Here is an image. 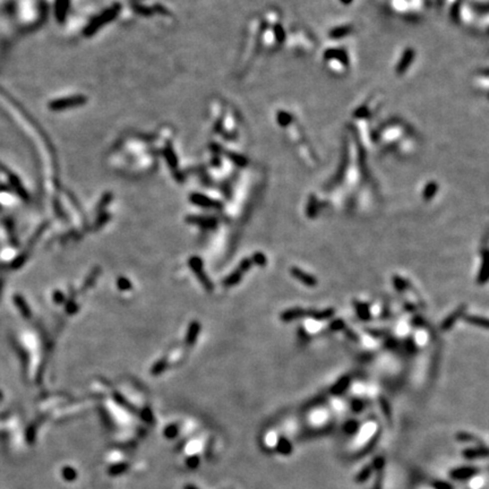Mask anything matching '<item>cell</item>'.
Masks as SVG:
<instances>
[{
	"label": "cell",
	"instance_id": "cell-1",
	"mask_svg": "<svg viewBox=\"0 0 489 489\" xmlns=\"http://www.w3.org/2000/svg\"><path fill=\"white\" fill-rule=\"evenodd\" d=\"M276 119L298 154L301 155L302 160L307 161L309 164H315V162H316V153L310 146L312 144L306 138L305 132L302 131L300 123H298L296 118L291 114L282 109L276 114Z\"/></svg>",
	"mask_w": 489,
	"mask_h": 489
},
{
	"label": "cell",
	"instance_id": "cell-2",
	"mask_svg": "<svg viewBox=\"0 0 489 489\" xmlns=\"http://www.w3.org/2000/svg\"><path fill=\"white\" fill-rule=\"evenodd\" d=\"M323 63L326 68L333 74H340L343 75L350 68V58L349 53L341 47L331 45L323 52Z\"/></svg>",
	"mask_w": 489,
	"mask_h": 489
},
{
	"label": "cell",
	"instance_id": "cell-3",
	"mask_svg": "<svg viewBox=\"0 0 489 489\" xmlns=\"http://www.w3.org/2000/svg\"><path fill=\"white\" fill-rule=\"evenodd\" d=\"M413 59H414V51L411 48L404 49V50L401 52V56L395 64V72L397 75H404V74H407V70H409V68L411 67Z\"/></svg>",
	"mask_w": 489,
	"mask_h": 489
},
{
	"label": "cell",
	"instance_id": "cell-4",
	"mask_svg": "<svg viewBox=\"0 0 489 489\" xmlns=\"http://www.w3.org/2000/svg\"><path fill=\"white\" fill-rule=\"evenodd\" d=\"M291 273L293 274V276H296L297 279H299L301 282H304L305 284H307V285L316 284V280H315L313 276H310L309 274H306V273H304L301 270H298V268H292Z\"/></svg>",
	"mask_w": 489,
	"mask_h": 489
},
{
	"label": "cell",
	"instance_id": "cell-5",
	"mask_svg": "<svg viewBox=\"0 0 489 489\" xmlns=\"http://www.w3.org/2000/svg\"><path fill=\"white\" fill-rule=\"evenodd\" d=\"M467 321L469 322V323H476L477 325H480V326H483V327H486L487 326V321L486 320H483V318H480V317L467 318Z\"/></svg>",
	"mask_w": 489,
	"mask_h": 489
},
{
	"label": "cell",
	"instance_id": "cell-6",
	"mask_svg": "<svg viewBox=\"0 0 489 489\" xmlns=\"http://www.w3.org/2000/svg\"><path fill=\"white\" fill-rule=\"evenodd\" d=\"M340 2L342 3V5H345V6H348V5H351L352 2H354V0H339Z\"/></svg>",
	"mask_w": 489,
	"mask_h": 489
}]
</instances>
